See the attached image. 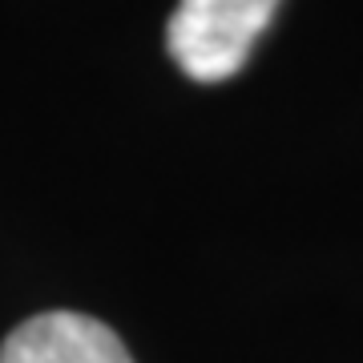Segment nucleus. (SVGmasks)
Wrapping results in <instances>:
<instances>
[{
    "mask_svg": "<svg viewBox=\"0 0 363 363\" xmlns=\"http://www.w3.org/2000/svg\"><path fill=\"white\" fill-rule=\"evenodd\" d=\"M0 363H133L105 323L77 311H45L4 339Z\"/></svg>",
    "mask_w": 363,
    "mask_h": 363,
    "instance_id": "obj_2",
    "label": "nucleus"
},
{
    "mask_svg": "<svg viewBox=\"0 0 363 363\" xmlns=\"http://www.w3.org/2000/svg\"><path fill=\"white\" fill-rule=\"evenodd\" d=\"M279 0H178L166 45L194 81H226L247 65L255 40L274 21Z\"/></svg>",
    "mask_w": 363,
    "mask_h": 363,
    "instance_id": "obj_1",
    "label": "nucleus"
}]
</instances>
